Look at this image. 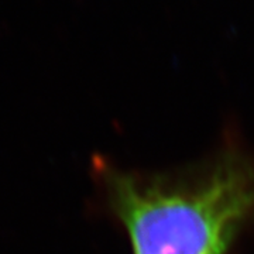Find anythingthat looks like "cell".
Returning a JSON list of instances; mask_svg holds the SVG:
<instances>
[{
    "label": "cell",
    "mask_w": 254,
    "mask_h": 254,
    "mask_svg": "<svg viewBox=\"0 0 254 254\" xmlns=\"http://www.w3.org/2000/svg\"><path fill=\"white\" fill-rule=\"evenodd\" d=\"M99 175L133 254H227L254 225V157L237 147L177 171Z\"/></svg>",
    "instance_id": "1"
}]
</instances>
